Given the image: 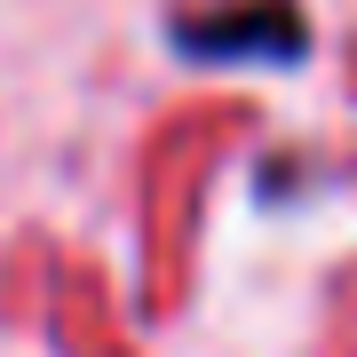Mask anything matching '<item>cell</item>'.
Instances as JSON below:
<instances>
[{
	"label": "cell",
	"instance_id": "1",
	"mask_svg": "<svg viewBox=\"0 0 357 357\" xmlns=\"http://www.w3.org/2000/svg\"><path fill=\"white\" fill-rule=\"evenodd\" d=\"M183 48L199 56H294L302 48V16L294 0H230V8H183Z\"/></svg>",
	"mask_w": 357,
	"mask_h": 357
}]
</instances>
